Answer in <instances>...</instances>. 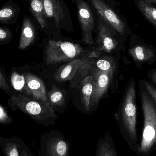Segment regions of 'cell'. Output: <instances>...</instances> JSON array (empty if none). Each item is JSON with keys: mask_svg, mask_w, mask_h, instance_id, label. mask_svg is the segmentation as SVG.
<instances>
[{"mask_svg": "<svg viewBox=\"0 0 156 156\" xmlns=\"http://www.w3.org/2000/svg\"><path fill=\"white\" fill-rule=\"evenodd\" d=\"M36 37V29L31 18L24 15L21 28L19 48L23 50L34 42Z\"/></svg>", "mask_w": 156, "mask_h": 156, "instance_id": "cell-13", "label": "cell"}, {"mask_svg": "<svg viewBox=\"0 0 156 156\" xmlns=\"http://www.w3.org/2000/svg\"><path fill=\"white\" fill-rule=\"evenodd\" d=\"M95 156H118L112 137L109 133L100 137L96 145Z\"/></svg>", "mask_w": 156, "mask_h": 156, "instance_id": "cell-15", "label": "cell"}, {"mask_svg": "<svg viewBox=\"0 0 156 156\" xmlns=\"http://www.w3.org/2000/svg\"><path fill=\"white\" fill-rule=\"evenodd\" d=\"M21 154L22 156H34L29 147L23 141L21 144Z\"/></svg>", "mask_w": 156, "mask_h": 156, "instance_id": "cell-27", "label": "cell"}, {"mask_svg": "<svg viewBox=\"0 0 156 156\" xmlns=\"http://www.w3.org/2000/svg\"><path fill=\"white\" fill-rule=\"evenodd\" d=\"M144 84L147 91L156 104V89L147 81H144Z\"/></svg>", "mask_w": 156, "mask_h": 156, "instance_id": "cell-26", "label": "cell"}, {"mask_svg": "<svg viewBox=\"0 0 156 156\" xmlns=\"http://www.w3.org/2000/svg\"><path fill=\"white\" fill-rule=\"evenodd\" d=\"M136 3L142 14L156 27V8L147 4L144 0H136Z\"/></svg>", "mask_w": 156, "mask_h": 156, "instance_id": "cell-20", "label": "cell"}, {"mask_svg": "<svg viewBox=\"0 0 156 156\" xmlns=\"http://www.w3.org/2000/svg\"><path fill=\"white\" fill-rule=\"evenodd\" d=\"M92 78L91 76L85 77L81 82L80 94L81 101L85 111L90 110V102L93 92Z\"/></svg>", "mask_w": 156, "mask_h": 156, "instance_id": "cell-18", "label": "cell"}, {"mask_svg": "<svg viewBox=\"0 0 156 156\" xmlns=\"http://www.w3.org/2000/svg\"><path fill=\"white\" fill-rule=\"evenodd\" d=\"M77 44L49 40L45 52V62L49 65L69 62L82 57L87 53Z\"/></svg>", "mask_w": 156, "mask_h": 156, "instance_id": "cell-4", "label": "cell"}, {"mask_svg": "<svg viewBox=\"0 0 156 156\" xmlns=\"http://www.w3.org/2000/svg\"><path fill=\"white\" fill-rule=\"evenodd\" d=\"M96 52L104 51L110 53L115 49L117 42L111 33L107 23L98 14V31Z\"/></svg>", "mask_w": 156, "mask_h": 156, "instance_id": "cell-10", "label": "cell"}, {"mask_svg": "<svg viewBox=\"0 0 156 156\" xmlns=\"http://www.w3.org/2000/svg\"><path fill=\"white\" fill-rule=\"evenodd\" d=\"M146 3L147 4L152 5L153 4H156V0H144Z\"/></svg>", "mask_w": 156, "mask_h": 156, "instance_id": "cell-29", "label": "cell"}, {"mask_svg": "<svg viewBox=\"0 0 156 156\" xmlns=\"http://www.w3.org/2000/svg\"><path fill=\"white\" fill-rule=\"evenodd\" d=\"M101 53L96 51L88 53L82 57L76 58L63 65L54 74V78L58 83L71 80L78 75H84L90 71L93 66V63L90 59L97 57Z\"/></svg>", "mask_w": 156, "mask_h": 156, "instance_id": "cell-5", "label": "cell"}, {"mask_svg": "<svg viewBox=\"0 0 156 156\" xmlns=\"http://www.w3.org/2000/svg\"><path fill=\"white\" fill-rule=\"evenodd\" d=\"M47 95L53 108L62 107L65 105V96L61 90L55 85H52L50 90L47 92Z\"/></svg>", "mask_w": 156, "mask_h": 156, "instance_id": "cell-21", "label": "cell"}, {"mask_svg": "<svg viewBox=\"0 0 156 156\" xmlns=\"http://www.w3.org/2000/svg\"><path fill=\"white\" fill-rule=\"evenodd\" d=\"M0 89L4 90H7L9 89V85L1 71H0Z\"/></svg>", "mask_w": 156, "mask_h": 156, "instance_id": "cell-28", "label": "cell"}, {"mask_svg": "<svg viewBox=\"0 0 156 156\" xmlns=\"http://www.w3.org/2000/svg\"><path fill=\"white\" fill-rule=\"evenodd\" d=\"M2 136H0V142H1V139H2Z\"/></svg>", "mask_w": 156, "mask_h": 156, "instance_id": "cell-31", "label": "cell"}, {"mask_svg": "<svg viewBox=\"0 0 156 156\" xmlns=\"http://www.w3.org/2000/svg\"><path fill=\"white\" fill-rule=\"evenodd\" d=\"M93 92L90 102V109L99 103L107 92L115 71H102L97 69L93 70Z\"/></svg>", "mask_w": 156, "mask_h": 156, "instance_id": "cell-8", "label": "cell"}, {"mask_svg": "<svg viewBox=\"0 0 156 156\" xmlns=\"http://www.w3.org/2000/svg\"><path fill=\"white\" fill-rule=\"evenodd\" d=\"M21 12L20 6L9 0L0 8V23L11 25L16 23Z\"/></svg>", "mask_w": 156, "mask_h": 156, "instance_id": "cell-14", "label": "cell"}, {"mask_svg": "<svg viewBox=\"0 0 156 156\" xmlns=\"http://www.w3.org/2000/svg\"><path fill=\"white\" fill-rule=\"evenodd\" d=\"M12 36V34L10 29L5 27L0 26V42H5L10 40Z\"/></svg>", "mask_w": 156, "mask_h": 156, "instance_id": "cell-25", "label": "cell"}, {"mask_svg": "<svg viewBox=\"0 0 156 156\" xmlns=\"http://www.w3.org/2000/svg\"><path fill=\"white\" fill-rule=\"evenodd\" d=\"M152 80L154 82V83L156 84V71H154L152 75Z\"/></svg>", "mask_w": 156, "mask_h": 156, "instance_id": "cell-30", "label": "cell"}, {"mask_svg": "<svg viewBox=\"0 0 156 156\" xmlns=\"http://www.w3.org/2000/svg\"></svg>", "mask_w": 156, "mask_h": 156, "instance_id": "cell-33", "label": "cell"}, {"mask_svg": "<svg viewBox=\"0 0 156 156\" xmlns=\"http://www.w3.org/2000/svg\"><path fill=\"white\" fill-rule=\"evenodd\" d=\"M10 101L12 105L28 115L38 124L53 125L58 118L49 101H40L21 94L14 95Z\"/></svg>", "mask_w": 156, "mask_h": 156, "instance_id": "cell-3", "label": "cell"}, {"mask_svg": "<svg viewBox=\"0 0 156 156\" xmlns=\"http://www.w3.org/2000/svg\"><path fill=\"white\" fill-rule=\"evenodd\" d=\"M89 1L99 15L107 24L121 34H123L126 29L125 23L104 0Z\"/></svg>", "mask_w": 156, "mask_h": 156, "instance_id": "cell-9", "label": "cell"}, {"mask_svg": "<svg viewBox=\"0 0 156 156\" xmlns=\"http://www.w3.org/2000/svg\"><path fill=\"white\" fill-rule=\"evenodd\" d=\"M24 76L25 85L23 90L27 95L40 101H49L44 83L40 78L30 73H26Z\"/></svg>", "mask_w": 156, "mask_h": 156, "instance_id": "cell-11", "label": "cell"}, {"mask_svg": "<svg viewBox=\"0 0 156 156\" xmlns=\"http://www.w3.org/2000/svg\"><path fill=\"white\" fill-rule=\"evenodd\" d=\"M96 69L102 71L115 70V64L111 59H100L96 63Z\"/></svg>", "mask_w": 156, "mask_h": 156, "instance_id": "cell-22", "label": "cell"}, {"mask_svg": "<svg viewBox=\"0 0 156 156\" xmlns=\"http://www.w3.org/2000/svg\"><path fill=\"white\" fill-rule=\"evenodd\" d=\"M70 144L61 133L51 131L40 137L39 156H69Z\"/></svg>", "mask_w": 156, "mask_h": 156, "instance_id": "cell-6", "label": "cell"}, {"mask_svg": "<svg viewBox=\"0 0 156 156\" xmlns=\"http://www.w3.org/2000/svg\"><path fill=\"white\" fill-rule=\"evenodd\" d=\"M120 133L133 150L138 144L135 83L132 80L125 93L120 113L116 115Z\"/></svg>", "mask_w": 156, "mask_h": 156, "instance_id": "cell-1", "label": "cell"}, {"mask_svg": "<svg viewBox=\"0 0 156 156\" xmlns=\"http://www.w3.org/2000/svg\"><path fill=\"white\" fill-rule=\"evenodd\" d=\"M45 13L47 18L55 19L57 27H59L67 17V11L60 0H43Z\"/></svg>", "mask_w": 156, "mask_h": 156, "instance_id": "cell-12", "label": "cell"}, {"mask_svg": "<svg viewBox=\"0 0 156 156\" xmlns=\"http://www.w3.org/2000/svg\"><path fill=\"white\" fill-rule=\"evenodd\" d=\"M77 16L82 31L83 42L92 45L94 43L93 34L94 30V16L91 9L85 0H75Z\"/></svg>", "mask_w": 156, "mask_h": 156, "instance_id": "cell-7", "label": "cell"}, {"mask_svg": "<svg viewBox=\"0 0 156 156\" xmlns=\"http://www.w3.org/2000/svg\"><path fill=\"white\" fill-rule=\"evenodd\" d=\"M151 156H153V155Z\"/></svg>", "mask_w": 156, "mask_h": 156, "instance_id": "cell-32", "label": "cell"}, {"mask_svg": "<svg viewBox=\"0 0 156 156\" xmlns=\"http://www.w3.org/2000/svg\"><path fill=\"white\" fill-rule=\"evenodd\" d=\"M144 127L141 140L132 151L138 156H151L156 150V105L147 93H141Z\"/></svg>", "mask_w": 156, "mask_h": 156, "instance_id": "cell-2", "label": "cell"}, {"mask_svg": "<svg viewBox=\"0 0 156 156\" xmlns=\"http://www.w3.org/2000/svg\"><path fill=\"white\" fill-rule=\"evenodd\" d=\"M128 52L135 61L139 62L148 61L152 59L154 56L153 50L143 46H136L130 48Z\"/></svg>", "mask_w": 156, "mask_h": 156, "instance_id": "cell-19", "label": "cell"}, {"mask_svg": "<svg viewBox=\"0 0 156 156\" xmlns=\"http://www.w3.org/2000/svg\"><path fill=\"white\" fill-rule=\"evenodd\" d=\"M12 120L5 109L0 105V124L9 125L12 123Z\"/></svg>", "mask_w": 156, "mask_h": 156, "instance_id": "cell-24", "label": "cell"}, {"mask_svg": "<svg viewBox=\"0 0 156 156\" xmlns=\"http://www.w3.org/2000/svg\"><path fill=\"white\" fill-rule=\"evenodd\" d=\"M30 11L41 27L47 26L43 0H27Z\"/></svg>", "mask_w": 156, "mask_h": 156, "instance_id": "cell-17", "label": "cell"}, {"mask_svg": "<svg viewBox=\"0 0 156 156\" xmlns=\"http://www.w3.org/2000/svg\"><path fill=\"white\" fill-rule=\"evenodd\" d=\"M23 140L20 137L13 136L10 138L2 137L0 146L5 156H22L21 146Z\"/></svg>", "mask_w": 156, "mask_h": 156, "instance_id": "cell-16", "label": "cell"}, {"mask_svg": "<svg viewBox=\"0 0 156 156\" xmlns=\"http://www.w3.org/2000/svg\"><path fill=\"white\" fill-rule=\"evenodd\" d=\"M12 83L15 89L19 90H24L25 85L24 76L14 72L12 75Z\"/></svg>", "mask_w": 156, "mask_h": 156, "instance_id": "cell-23", "label": "cell"}]
</instances>
